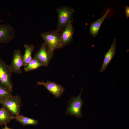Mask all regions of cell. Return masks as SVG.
<instances>
[{
  "instance_id": "44dd1931",
  "label": "cell",
  "mask_w": 129,
  "mask_h": 129,
  "mask_svg": "<svg viewBox=\"0 0 129 129\" xmlns=\"http://www.w3.org/2000/svg\"></svg>"
},
{
  "instance_id": "7a4b0ae2",
  "label": "cell",
  "mask_w": 129,
  "mask_h": 129,
  "mask_svg": "<svg viewBox=\"0 0 129 129\" xmlns=\"http://www.w3.org/2000/svg\"><path fill=\"white\" fill-rule=\"evenodd\" d=\"M56 11L58 21L56 30L61 32L69 23L72 22L74 10L71 7L65 6L56 9Z\"/></svg>"
},
{
  "instance_id": "5b68a950",
  "label": "cell",
  "mask_w": 129,
  "mask_h": 129,
  "mask_svg": "<svg viewBox=\"0 0 129 129\" xmlns=\"http://www.w3.org/2000/svg\"><path fill=\"white\" fill-rule=\"evenodd\" d=\"M14 115L20 114L22 100L18 95H12L3 99L1 104Z\"/></svg>"
},
{
  "instance_id": "9a60e30c",
  "label": "cell",
  "mask_w": 129,
  "mask_h": 129,
  "mask_svg": "<svg viewBox=\"0 0 129 129\" xmlns=\"http://www.w3.org/2000/svg\"><path fill=\"white\" fill-rule=\"evenodd\" d=\"M25 53L23 55L24 66L26 65L32 59V55L34 48L33 44H25L24 45Z\"/></svg>"
},
{
  "instance_id": "ac0fdd59",
  "label": "cell",
  "mask_w": 129,
  "mask_h": 129,
  "mask_svg": "<svg viewBox=\"0 0 129 129\" xmlns=\"http://www.w3.org/2000/svg\"><path fill=\"white\" fill-rule=\"evenodd\" d=\"M125 13L126 15V17L127 18L129 17V7L126 5L125 7Z\"/></svg>"
},
{
  "instance_id": "6da1fadb",
  "label": "cell",
  "mask_w": 129,
  "mask_h": 129,
  "mask_svg": "<svg viewBox=\"0 0 129 129\" xmlns=\"http://www.w3.org/2000/svg\"><path fill=\"white\" fill-rule=\"evenodd\" d=\"M41 36L46 43L48 52L52 57L54 50L62 48L61 33L57 30L43 32Z\"/></svg>"
},
{
  "instance_id": "8992f818",
  "label": "cell",
  "mask_w": 129,
  "mask_h": 129,
  "mask_svg": "<svg viewBox=\"0 0 129 129\" xmlns=\"http://www.w3.org/2000/svg\"><path fill=\"white\" fill-rule=\"evenodd\" d=\"M15 31L14 27L7 24H0V43H7L14 38Z\"/></svg>"
},
{
  "instance_id": "9c48e42d",
  "label": "cell",
  "mask_w": 129,
  "mask_h": 129,
  "mask_svg": "<svg viewBox=\"0 0 129 129\" xmlns=\"http://www.w3.org/2000/svg\"><path fill=\"white\" fill-rule=\"evenodd\" d=\"M47 46L44 42L33 58L41 63L43 66H47L53 57L52 56L47 49Z\"/></svg>"
},
{
  "instance_id": "4fadbf2b",
  "label": "cell",
  "mask_w": 129,
  "mask_h": 129,
  "mask_svg": "<svg viewBox=\"0 0 129 129\" xmlns=\"http://www.w3.org/2000/svg\"><path fill=\"white\" fill-rule=\"evenodd\" d=\"M14 115L4 106L0 109V126L7 125L13 119Z\"/></svg>"
},
{
  "instance_id": "ffe728a7",
  "label": "cell",
  "mask_w": 129,
  "mask_h": 129,
  "mask_svg": "<svg viewBox=\"0 0 129 129\" xmlns=\"http://www.w3.org/2000/svg\"><path fill=\"white\" fill-rule=\"evenodd\" d=\"M3 99L1 97H0V104H1L2 102V101Z\"/></svg>"
},
{
  "instance_id": "ba28073f",
  "label": "cell",
  "mask_w": 129,
  "mask_h": 129,
  "mask_svg": "<svg viewBox=\"0 0 129 129\" xmlns=\"http://www.w3.org/2000/svg\"><path fill=\"white\" fill-rule=\"evenodd\" d=\"M37 85L44 86L47 89L57 98H59L64 93V89L61 85L56 83L47 81L46 82L43 81H38Z\"/></svg>"
},
{
  "instance_id": "30bf717a",
  "label": "cell",
  "mask_w": 129,
  "mask_h": 129,
  "mask_svg": "<svg viewBox=\"0 0 129 129\" xmlns=\"http://www.w3.org/2000/svg\"><path fill=\"white\" fill-rule=\"evenodd\" d=\"M116 47V39L114 38L110 48L105 54L103 64L99 70L100 72H103L105 70L115 54Z\"/></svg>"
},
{
  "instance_id": "52a82bcc",
  "label": "cell",
  "mask_w": 129,
  "mask_h": 129,
  "mask_svg": "<svg viewBox=\"0 0 129 129\" xmlns=\"http://www.w3.org/2000/svg\"><path fill=\"white\" fill-rule=\"evenodd\" d=\"M23 55L19 49L15 50L13 54V58L10 64L9 65L12 72L15 74L22 73V67L24 66Z\"/></svg>"
},
{
  "instance_id": "3957f363",
  "label": "cell",
  "mask_w": 129,
  "mask_h": 129,
  "mask_svg": "<svg viewBox=\"0 0 129 129\" xmlns=\"http://www.w3.org/2000/svg\"><path fill=\"white\" fill-rule=\"evenodd\" d=\"M82 88L77 97H72L68 102L67 109L65 114L70 116H74L77 118L82 116L81 108L84 102L81 98L83 91Z\"/></svg>"
},
{
  "instance_id": "277c9868",
  "label": "cell",
  "mask_w": 129,
  "mask_h": 129,
  "mask_svg": "<svg viewBox=\"0 0 129 129\" xmlns=\"http://www.w3.org/2000/svg\"><path fill=\"white\" fill-rule=\"evenodd\" d=\"M12 73L9 65L0 58V86L12 92L13 86L11 79Z\"/></svg>"
},
{
  "instance_id": "2e32d148",
  "label": "cell",
  "mask_w": 129,
  "mask_h": 129,
  "mask_svg": "<svg viewBox=\"0 0 129 129\" xmlns=\"http://www.w3.org/2000/svg\"><path fill=\"white\" fill-rule=\"evenodd\" d=\"M43 66L42 64L33 58L31 61L27 65L24 66V70L25 72L37 69Z\"/></svg>"
},
{
  "instance_id": "d6986e66",
  "label": "cell",
  "mask_w": 129,
  "mask_h": 129,
  "mask_svg": "<svg viewBox=\"0 0 129 129\" xmlns=\"http://www.w3.org/2000/svg\"><path fill=\"white\" fill-rule=\"evenodd\" d=\"M1 129H12V128H10L7 126V125H5V127Z\"/></svg>"
},
{
  "instance_id": "8fae6325",
  "label": "cell",
  "mask_w": 129,
  "mask_h": 129,
  "mask_svg": "<svg viewBox=\"0 0 129 129\" xmlns=\"http://www.w3.org/2000/svg\"><path fill=\"white\" fill-rule=\"evenodd\" d=\"M74 29L72 22L69 23L61 33L62 48L70 43L72 40Z\"/></svg>"
},
{
  "instance_id": "7c38bea8",
  "label": "cell",
  "mask_w": 129,
  "mask_h": 129,
  "mask_svg": "<svg viewBox=\"0 0 129 129\" xmlns=\"http://www.w3.org/2000/svg\"><path fill=\"white\" fill-rule=\"evenodd\" d=\"M111 11L110 9H108L102 17L91 24L90 27L89 32L93 37H95L97 35L101 25Z\"/></svg>"
},
{
  "instance_id": "5bb4252c",
  "label": "cell",
  "mask_w": 129,
  "mask_h": 129,
  "mask_svg": "<svg viewBox=\"0 0 129 129\" xmlns=\"http://www.w3.org/2000/svg\"><path fill=\"white\" fill-rule=\"evenodd\" d=\"M13 119H15L16 121L19 122L23 126L32 125L36 126L38 124L39 122L37 120L27 117L22 115H14Z\"/></svg>"
},
{
  "instance_id": "e0dca14e",
  "label": "cell",
  "mask_w": 129,
  "mask_h": 129,
  "mask_svg": "<svg viewBox=\"0 0 129 129\" xmlns=\"http://www.w3.org/2000/svg\"><path fill=\"white\" fill-rule=\"evenodd\" d=\"M12 92L0 86V97L3 99L11 96Z\"/></svg>"
}]
</instances>
